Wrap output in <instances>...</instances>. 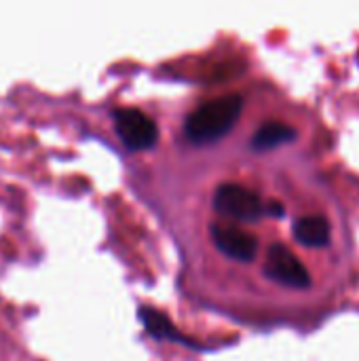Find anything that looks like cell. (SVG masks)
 Returning <instances> with one entry per match:
<instances>
[{
  "label": "cell",
  "instance_id": "ba28073f",
  "mask_svg": "<svg viewBox=\"0 0 359 361\" xmlns=\"http://www.w3.org/2000/svg\"><path fill=\"white\" fill-rule=\"evenodd\" d=\"M140 319L146 328V332L157 338V341H180L174 324L159 311L150 309V307H142L140 309Z\"/></svg>",
  "mask_w": 359,
  "mask_h": 361
},
{
  "label": "cell",
  "instance_id": "3957f363",
  "mask_svg": "<svg viewBox=\"0 0 359 361\" xmlns=\"http://www.w3.org/2000/svg\"><path fill=\"white\" fill-rule=\"evenodd\" d=\"M114 127L121 142L129 150H150L159 140V129L142 110L135 108H121L114 112Z\"/></svg>",
  "mask_w": 359,
  "mask_h": 361
},
{
  "label": "cell",
  "instance_id": "8992f818",
  "mask_svg": "<svg viewBox=\"0 0 359 361\" xmlns=\"http://www.w3.org/2000/svg\"><path fill=\"white\" fill-rule=\"evenodd\" d=\"M294 239L307 247H326L330 243L332 231L324 216H305L294 222Z\"/></svg>",
  "mask_w": 359,
  "mask_h": 361
},
{
  "label": "cell",
  "instance_id": "5b68a950",
  "mask_svg": "<svg viewBox=\"0 0 359 361\" xmlns=\"http://www.w3.org/2000/svg\"><path fill=\"white\" fill-rule=\"evenodd\" d=\"M212 239L224 256H229L237 262H252L256 258L258 245H256L254 235H250L248 231H243L239 226L214 224L212 226Z\"/></svg>",
  "mask_w": 359,
  "mask_h": 361
},
{
  "label": "cell",
  "instance_id": "9c48e42d",
  "mask_svg": "<svg viewBox=\"0 0 359 361\" xmlns=\"http://www.w3.org/2000/svg\"><path fill=\"white\" fill-rule=\"evenodd\" d=\"M267 209V216H273V218H284V205L279 201H269L264 205Z\"/></svg>",
  "mask_w": 359,
  "mask_h": 361
},
{
  "label": "cell",
  "instance_id": "277c9868",
  "mask_svg": "<svg viewBox=\"0 0 359 361\" xmlns=\"http://www.w3.org/2000/svg\"><path fill=\"white\" fill-rule=\"evenodd\" d=\"M264 273L269 279H273L286 288H292V290H307L311 286L309 271L286 245H273L269 250Z\"/></svg>",
  "mask_w": 359,
  "mask_h": 361
},
{
  "label": "cell",
  "instance_id": "7a4b0ae2",
  "mask_svg": "<svg viewBox=\"0 0 359 361\" xmlns=\"http://www.w3.org/2000/svg\"><path fill=\"white\" fill-rule=\"evenodd\" d=\"M264 205L254 190L239 184H222L214 195V209L237 222H258L267 216Z\"/></svg>",
  "mask_w": 359,
  "mask_h": 361
},
{
  "label": "cell",
  "instance_id": "52a82bcc",
  "mask_svg": "<svg viewBox=\"0 0 359 361\" xmlns=\"http://www.w3.org/2000/svg\"><path fill=\"white\" fill-rule=\"evenodd\" d=\"M292 140H296L294 127H290V125H286V123L273 121V123L262 125V127L254 133L252 146H254V150L264 152V150L277 148V146H281V144H288V142H292Z\"/></svg>",
  "mask_w": 359,
  "mask_h": 361
},
{
  "label": "cell",
  "instance_id": "6da1fadb",
  "mask_svg": "<svg viewBox=\"0 0 359 361\" xmlns=\"http://www.w3.org/2000/svg\"><path fill=\"white\" fill-rule=\"evenodd\" d=\"M243 110L241 95H224L199 106L186 118V137L195 144H209L224 137L239 121Z\"/></svg>",
  "mask_w": 359,
  "mask_h": 361
}]
</instances>
